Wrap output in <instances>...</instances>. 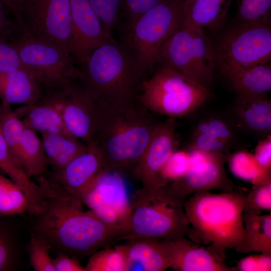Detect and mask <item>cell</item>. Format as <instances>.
Wrapping results in <instances>:
<instances>
[{
    "label": "cell",
    "instance_id": "obj_30",
    "mask_svg": "<svg viewBox=\"0 0 271 271\" xmlns=\"http://www.w3.org/2000/svg\"><path fill=\"white\" fill-rule=\"evenodd\" d=\"M226 162L232 174L236 177L252 185L271 179V172L262 169L253 154L238 150L226 155Z\"/></svg>",
    "mask_w": 271,
    "mask_h": 271
},
{
    "label": "cell",
    "instance_id": "obj_20",
    "mask_svg": "<svg viewBox=\"0 0 271 271\" xmlns=\"http://www.w3.org/2000/svg\"><path fill=\"white\" fill-rule=\"evenodd\" d=\"M225 77L235 93L234 103L268 97L271 89V63L240 68Z\"/></svg>",
    "mask_w": 271,
    "mask_h": 271
},
{
    "label": "cell",
    "instance_id": "obj_10",
    "mask_svg": "<svg viewBox=\"0 0 271 271\" xmlns=\"http://www.w3.org/2000/svg\"><path fill=\"white\" fill-rule=\"evenodd\" d=\"M214 52L215 66L224 77L240 68L270 62L271 25L237 21L222 34Z\"/></svg>",
    "mask_w": 271,
    "mask_h": 271
},
{
    "label": "cell",
    "instance_id": "obj_33",
    "mask_svg": "<svg viewBox=\"0 0 271 271\" xmlns=\"http://www.w3.org/2000/svg\"><path fill=\"white\" fill-rule=\"evenodd\" d=\"M0 126L1 133L8 147L18 160L25 125L11 105L4 103L0 104Z\"/></svg>",
    "mask_w": 271,
    "mask_h": 271
},
{
    "label": "cell",
    "instance_id": "obj_28",
    "mask_svg": "<svg viewBox=\"0 0 271 271\" xmlns=\"http://www.w3.org/2000/svg\"><path fill=\"white\" fill-rule=\"evenodd\" d=\"M18 160L30 177L42 175L49 165L42 140L35 131L26 126Z\"/></svg>",
    "mask_w": 271,
    "mask_h": 271
},
{
    "label": "cell",
    "instance_id": "obj_31",
    "mask_svg": "<svg viewBox=\"0 0 271 271\" xmlns=\"http://www.w3.org/2000/svg\"><path fill=\"white\" fill-rule=\"evenodd\" d=\"M35 210L23 189L0 174V215L11 216L27 212L32 214Z\"/></svg>",
    "mask_w": 271,
    "mask_h": 271
},
{
    "label": "cell",
    "instance_id": "obj_5",
    "mask_svg": "<svg viewBox=\"0 0 271 271\" xmlns=\"http://www.w3.org/2000/svg\"><path fill=\"white\" fill-rule=\"evenodd\" d=\"M185 200L167 186L153 190L140 188L130 198L129 233L125 240L172 239L187 236L190 226L184 207Z\"/></svg>",
    "mask_w": 271,
    "mask_h": 271
},
{
    "label": "cell",
    "instance_id": "obj_4",
    "mask_svg": "<svg viewBox=\"0 0 271 271\" xmlns=\"http://www.w3.org/2000/svg\"><path fill=\"white\" fill-rule=\"evenodd\" d=\"M80 82L95 99L137 104L144 81L129 53L113 36L95 49L81 68Z\"/></svg>",
    "mask_w": 271,
    "mask_h": 271
},
{
    "label": "cell",
    "instance_id": "obj_18",
    "mask_svg": "<svg viewBox=\"0 0 271 271\" xmlns=\"http://www.w3.org/2000/svg\"><path fill=\"white\" fill-rule=\"evenodd\" d=\"M169 262L175 271H236L229 266L208 246L186 236L160 240Z\"/></svg>",
    "mask_w": 271,
    "mask_h": 271
},
{
    "label": "cell",
    "instance_id": "obj_3",
    "mask_svg": "<svg viewBox=\"0 0 271 271\" xmlns=\"http://www.w3.org/2000/svg\"><path fill=\"white\" fill-rule=\"evenodd\" d=\"M247 192L234 188L219 194L192 195L184 205L190 226L187 236L225 259L226 250L237 247L244 238L242 215Z\"/></svg>",
    "mask_w": 271,
    "mask_h": 271
},
{
    "label": "cell",
    "instance_id": "obj_25",
    "mask_svg": "<svg viewBox=\"0 0 271 271\" xmlns=\"http://www.w3.org/2000/svg\"><path fill=\"white\" fill-rule=\"evenodd\" d=\"M242 219L244 238L234 250L240 253H271V214L244 212Z\"/></svg>",
    "mask_w": 271,
    "mask_h": 271
},
{
    "label": "cell",
    "instance_id": "obj_9",
    "mask_svg": "<svg viewBox=\"0 0 271 271\" xmlns=\"http://www.w3.org/2000/svg\"><path fill=\"white\" fill-rule=\"evenodd\" d=\"M10 43L23 65L37 79L44 95L60 91L80 79L81 68L72 55L62 49L21 31Z\"/></svg>",
    "mask_w": 271,
    "mask_h": 271
},
{
    "label": "cell",
    "instance_id": "obj_13",
    "mask_svg": "<svg viewBox=\"0 0 271 271\" xmlns=\"http://www.w3.org/2000/svg\"><path fill=\"white\" fill-rule=\"evenodd\" d=\"M83 204L104 220L126 224L130 214L122 175L108 171L103 174L82 198Z\"/></svg>",
    "mask_w": 271,
    "mask_h": 271
},
{
    "label": "cell",
    "instance_id": "obj_34",
    "mask_svg": "<svg viewBox=\"0 0 271 271\" xmlns=\"http://www.w3.org/2000/svg\"><path fill=\"white\" fill-rule=\"evenodd\" d=\"M84 267L85 271H127L125 256L116 245L90 255Z\"/></svg>",
    "mask_w": 271,
    "mask_h": 271
},
{
    "label": "cell",
    "instance_id": "obj_11",
    "mask_svg": "<svg viewBox=\"0 0 271 271\" xmlns=\"http://www.w3.org/2000/svg\"><path fill=\"white\" fill-rule=\"evenodd\" d=\"M15 17L21 32L71 54L70 0H26Z\"/></svg>",
    "mask_w": 271,
    "mask_h": 271
},
{
    "label": "cell",
    "instance_id": "obj_2",
    "mask_svg": "<svg viewBox=\"0 0 271 271\" xmlns=\"http://www.w3.org/2000/svg\"><path fill=\"white\" fill-rule=\"evenodd\" d=\"M95 100L93 144L110 171L130 174L149 145L157 123L140 104L119 106Z\"/></svg>",
    "mask_w": 271,
    "mask_h": 271
},
{
    "label": "cell",
    "instance_id": "obj_6",
    "mask_svg": "<svg viewBox=\"0 0 271 271\" xmlns=\"http://www.w3.org/2000/svg\"><path fill=\"white\" fill-rule=\"evenodd\" d=\"M184 0H163L121 30L119 42L132 57L144 81L161 48L180 26Z\"/></svg>",
    "mask_w": 271,
    "mask_h": 271
},
{
    "label": "cell",
    "instance_id": "obj_37",
    "mask_svg": "<svg viewBox=\"0 0 271 271\" xmlns=\"http://www.w3.org/2000/svg\"><path fill=\"white\" fill-rule=\"evenodd\" d=\"M264 210H271V179L252 185L244 199V212L261 214Z\"/></svg>",
    "mask_w": 271,
    "mask_h": 271
},
{
    "label": "cell",
    "instance_id": "obj_8",
    "mask_svg": "<svg viewBox=\"0 0 271 271\" xmlns=\"http://www.w3.org/2000/svg\"><path fill=\"white\" fill-rule=\"evenodd\" d=\"M157 64L208 89L216 67L214 49L204 29L182 22L161 48Z\"/></svg>",
    "mask_w": 271,
    "mask_h": 271
},
{
    "label": "cell",
    "instance_id": "obj_26",
    "mask_svg": "<svg viewBox=\"0 0 271 271\" xmlns=\"http://www.w3.org/2000/svg\"><path fill=\"white\" fill-rule=\"evenodd\" d=\"M42 142L49 165L60 170L85 152L88 146L82 141L61 133H43Z\"/></svg>",
    "mask_w": 271,
    "mask_h": 271
},
{
    "label": "cell",
    "instance_id": "obj_46",
    "mask_svg": "<svg viewBox=\"0 0 271 271\" xmlns=\"http://www.w3.org/2000/svg\"><path fill=\"white\" fill-rule=\"evenodd\" d=\"M53 258L55 271H85L78 259L65 254H56Z\"/></svg>",
    "mask_w": 271,
    "mask_h": 271
},
{
    "label": "cell",
    "instance_id": "obj_7",
    "mask_svg": "<svg viewBox=\"0 0 271 271\" xmlns=\"http://www.w3.org/2000/svg\"><path fill=\"white\" fill-rule=\"evenodd\" d=\"M211 96L209 89L198 82L160 66L142 83L138 100L148 111L177 118L197 109Z\"/></svg>",
    "mask_w": 271,
    "mask_h": 271
},
{
    "label": "cell",
    "instance_id": "obj_32",
    "mask_svg": "<svg viewBox=\"0 0 271 271\" xmlns=\"http://www.w3.org/2000/svg\"><path fill=\"white\" fill-rule=\"evenodd\" d=\"M239 129L232 119L210 115L201 119L193 133H202L223 141L233 147L237 144Z\"/></svg>",
    "mask_w": 271,
    "mask_h": 271
},
{
    "label": "cell",
    "instance_id": "obj_29",
    "mask_svg": "<svg viewBox=\"0 0 271 271\" xmlns=\"http://www.w3.org/2000/svg\"><path fill=\"white\" fill-rule=\"evenodd\" d=\"M8 216L0 215V271L17 270L22 259V245Z\"/></svg>",
    "mask_w": 271,
    "mask_h": 271
},
{
    "label": "cell",
    "instance_id": "obj_47",
    "mask_svg": "<svg viewBox=\"0 0 271 271\" xmlns=\"http://www.w3.org/2000/svg\"><path fill=\"white\" fill-rule=\"evenodd\" d=\"M26 0H0L5 7L10 9L16 17L22 5Z\"/></svg>",
    "mask_w": 271,
    "mask_h": 271
},
{
    "label": "cell",
    "instance_id": "obj_1",
    "mask_svg": "<svg viewBox=\"0 0 271 271\" xmlns=\"http://www.w3.org/2000/svg\"><path fill=\"white\" fill-rule=\"evenodd\" d=\"M44 198L32 214V233L50 251L79 260L96 251L115 246L129 233L126 224L108 222L85 211L83 203L60 189L51 179L41 177Z\"/></svg>",
    "mask_w": 271,
    "mask_h": 271
},
{
    "label": "cell",
    "instance_id": "obj_21",
    "mask_svg": "<svg viewBox=\"0 0 271 271\" xmlns=\"http://www.w3.org/2000/svg\"><path fill=\"white\" fill-rule=\"evenodd\" d=\"M43 90L33 74L25 66L9 72H0V98L11 105H30L44 96Z\"/></svg>",
    "mask_w": 271,
    "mask_h": 271
},
{
    "label": "cell",
    "instance_id": "obj_27",
    "mask_svg": "<svg viewBox=\"0 0 271 271\" xmlns=\"http://www.w3.org/2000/svg\"><path fill=\"white\" fill-rule=\"evenodd\" d=\"M0 169L25 192L35 208L44 198L42 189L30 180L25 170L12 153L0 132Z\"/></svg>",
    "mask_w": 271,
    "mask_h": 271
},
{
    "label": "cell",
    "instance_id": "obj_41",
    "mask_svg": "<svg viewBox=\"0 0 271 271\" xmlns=\"http://www.w3.org/2000/svg\"><path fill=\"white\" fill-rule=\"evenodd\" d=\"M234 148L229 144L202 133H193L188 149H196L209 153H223L227 155Z\"/></svg>",
    "mask_w": 271,
    "mask_h": 271
},
{
    "label": "cell",
    "instance_id": "obj_48",
    "mask_svg": "<svg viewBox=\"0 0 271 271\" xmlns=\"http://www.w3.org/2000/svg\"><path fill=\"white\" fill-rule=\"evenodd\" d=\"M0 132H1V126H0Z\"/></svg>",
    "mask_w": 271,
    "mask_h": 271
},
{
    "label": "cell",
    "instance_id": "obj_39",
    "mask_svg": "<svg viewBox=\"0 0 271 271\" xmlns=\"http://www.w3.org/2000/svg\"><path fill=\"white\" fill-rule=\"evenodd\" d=\"M30 265L36 271H55L50 249L39 238L31 234L27 246Z\"/></svg>",
    "mask_w": 271,
    "mask_h": 271
},
{
    "label": "cell",
    "instance_id": "obj_23",
    "mask_svg": "<svg viewBox=\"0 0 271 271\" xmlns=\"http://www.w3.org/2000/svg\"><path fill=\"white\" fill-rule=\"evenodd\" d=\"M229 113L239 130L259 140L271 135V101L268 97L233 103Z\"/></svg>",
    "mask_w": 271,
    "mask_h": 271
},
{
    "label": "cell",
    "instance_id": "obj_45",
    "mask_svg": "<svg viewBox=\"0 0 271 271\" xmlns=\"http://www.w3.org/2000/svg\"><path fill=\"white\" fill-rule=\"evenodd\" d=\"M4 5L0 2V36L8 42L15 40L19 35L16 34L18 23L15 24L7 16Z\"/></svg>",
    "mask_w": 271,
    "mask_h": 271
},
{
    "label": "cell",
    "instance_id": "obj_35",
    "mask_svg": "<svg viewBox=\"0 0 271 271\" xmlns=\"http://www.w3.org/2000/svg\"><path fill=\"white\" fill-rule=\"evenodd\" d=\"M237 21L271 25V0H238Z\"/></svg>",
    "mask_w": 271,
    "mask_h": 271
},
{
    "label": "cell",
    "instance_id": "obj_24",
    "mask_svg": "<svg viewBox=\"0 0 271 271\" xmlns=\"http://www.w3.org/2000/svg\"><path fill=\"white\" fill-rule=\"evenodd\" d=\"M234 1L238 0H184L182 22L203 29H217Z\"/></svg>",
    "mask_w": 271,
    "mask_h": 271
},
{
    "label": "cell",
    "instance_id": "obj_44",
    "mask_svg": "<svg viewBox=\"0 0 271 271\" xmlns=\"http://www.w3.org/2000/svg\"><path fill=\"white\" fill-rule=\"evenodd\" d=\"M253 155L260 166L271 172V135L259 140Z\"/></svg>",
    "mask_w": 271,
    "mask_h": 271
},
{
    "label": "cell",
    "instance_id": "obj_38",
    "mask_svg": "<svg viewBox=\"0 0 271 271\" xmlns=\"http://www.w3.org/2000/svg\"><path fill=\"white\" fill-rule=\"evenodd\" d=\"M192 166L188 151H175L164 164L161 176L164 183L167 185L183 177Z\"/></svg>",
    "mask_w": 271,
    "mask_h": 271
},
{
    "label": "cell",
    "instance_id": "obj_43",
    "mask_svg": "<svg viewBox=\"0 0 271 271\" xmlns=\"http://www.w3.org/2000/svg\"><path fill=\"white\" fill-rule=\"evenodd\" d=\"M24 66L12 44L0 36V72H9Z\"/></svg>",
    "mask_w": 271,
    "mask_h": 271
},
{
    "label": "cell",
    "instance_id": "obj_36",
    "mask_svg": "<svg viewBox=\"0 0 271 271\" xmlns=\"http://www.w3.org/2000/svg\"><path fill=\"white\" fill-rule=\"evenodd\" d=\"M106 32L112 36L118 27L122 10V0H89Z\"/></svg>",
    "mask_w": 271,
    "mask_h": 271
},
{
    "label": "cell",
    "instance_id": "obj_16",
    "mask_svg": "<svg viewBox=\"0 0 271 271\" xmlns=\"http://www.w3.org/2000/svg\"><path fill=\"white\" fill-rule=\"evenodd\" d=\"M70 52L81 69L92 52L112 36L106 32L89 0H70Z\"/></svg>",
    "mask_w": 271,
    "mask_h": 271
},
{
    "label": "cell",
    "instance_id": "obj_19",
    "mask_svg": "<svg viewBox=\"0 0 271 271\" xmlns=\"http://www.w3.org/2000/svg\"><path fill=\"white\" fill-rule=\"evenodd\" d=\"M14 111L19 118L23 117L21 120L26 126L35 131L61 133L71 136L63 122L59 92L45 95L37 103L24 105Z\"/></svg>",
    "mask_w": 271,
    "mask_h": 271
},
{
    "label": "cell",
    "instance_id": "obj_40",
    "mask_svg": "<svg viewBox=\"0 0 271 271\" xmlns=\"http://www.w3.org/2000/svg\"><path fill=\"white\" fill-rule=\"evenodd\" d=\"M163 0H122V10L118 28L122 30Z\"/></svg>",
    "mask_w": 271,
    "mask_h": 271
},
{
    "label": "cell",
    "instance_id": "obj_42",
    "mask_svg": "<svg viewBox=\"0 0 271 271\" xmlns=\"http://www.w3.org/2000/svg\"><path fill=\"white\" fill-rule=\"evenodd\" d=\"M236 271H270L271 253H260L241 258L235 266Z\"/></svg>",
    "mask_w": 271,
    "mask_h": 271
},
{
    "label": "cell",
    "instance_id": "obj_12",
    "mask_svg": "<svg viewBox=\"0 0 271 271\" xmlns=\"http://www.w3.org/2000/svg\"><path fill=\"white\" fill-rule=\"evenodd\" d=\"M176 128V118L174 117L157 123L149 145L130 174L140 182L141 188L153 190L166 186L161 172L169 157L177 149Z\"/></svg>",
    "mask_w": 271,
    "mask_h": 271
},
{
    "label": "cell",
    "instance_id": "obj_14",
    "mask_svg": "<svg viewBox=\"0 0 271 271\" xmlns=\"http://www.w3.org/2000/svg\"><path fill=\"white\" fill-rule=\"evenodd\" d=\"M60 170L51 180L62 191L80 200L99 178L110 171L99 149L94 144Z\"/></svg>",
    "mask_w": 271,
    "mask_h": 271
},
{
    "label": "cell",
    "instance_id": "obj_17",
    "mask_svg": "<svg viewBox=\"0 0 271 271\" xmlns=\"http://www.w3.org/2000/svg\"><path fill=\"white\" fill-rule=\"evenodd\" d=\"M226 155L223 153H214L209 159L192 166L183 177L169 183L168 188L185 199L199 192L214 190L232 191L234 184L225 169Z\"/></svg>",
    "mask_w": 271,
    "mask_h": 271
},
{
    "label": "cell",
    "instance_id": "obj_22",
    "mask_svg": "<svg viewBox=\"0 0 271 271\" xmlns=\"http://www.w3.org/2000/svg\"><path fill=\"white\" fill-rule=\"evenodd\" d=\"M116 244L124 254L128 270L165 271L169 262L160 240L149 238L127 239Z\"/></svg>",
    "mask_w": 271,
    "mask_h": 271
},
{
    "label": "cell",
    "instance_id": "obj_15",
    "mask_svg": "<svg viewBox=\"0 0 271 271\" xmlns=\"http://www.w3.org/2000/svg\"><path fill=\"white\" fill-rule=\"evenodd\" d=\"M67 132L87 145L93 144L95 100L79 80L59 91Z\"/></svg>",
    "mask_w": 271,
    "mask_h": 271
}]
</instances>
